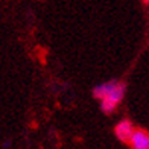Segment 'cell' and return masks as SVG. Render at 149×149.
Instances as JSON below:
<instances>
[{"label": "cell", "instance_id": "1", "mask_svg": "<svg viewBox=\"0 0 149 149\" xmlns=\"http://www.w3.org/2000/svg\"><path fill=\"white\" fill-rule=\"evenodd\" d=\"M123 94H125V84L119 82L113 91L108 93L104 99H100V108H102V111L108 114L113 110H116V107L120 104V100L123 99Z\"/></svg>", "mask_w": 149, "mask_h": 149}, {"label": "cell", "instance_id": "2", "mask_svg": "<svg viewBox=\"0 0 149 149\" xmlns=\"http://www.w3.org/2000/svg\"><path fill=\"white\" fill-rule=\"evenodd\" d=\"M116 135L120 141H123V143H130V140L134 134V126L130 120H120L119 123L116 125Z\"/></svg>", "mask_w": 149, "mask_h": 149}, {"label": "cell", "instance_id": "3", "mask_svg": "<svg viewBox=\"0 0 149 149\" xmlns=\"http://www.w3.org/2000/svg\"><path fill=\"white\" fill-rule=\"evenodd\" d=\"M130 145L132 149H149V134L143 130H135Z\"/></svg>", "mask_w": 149, "mask_h": 149}, {"label": "cell", "instance_id": "4", "mask_svg": "<svg viewBox=\"0 0 149 149\" xmlns=\"http://www.w3.org/2000/svg\"><path fill=\"white\" fill-rule=\"evenodd\" d=\"M117 84H119V81H110V82H104V84L96 85V87H94V90H93L94 97L104 99L108 93L113 91L114 88H116V85H117Z\"/></svg>", "mask_w": 149, "mask_h": 149}, {"label": "cell", "instance_id": "5", "mask_svg": "<svg viewBox=\"0 0 149 149\" xmlns=\"http://www.w3.org/2000/svg\"><path fill=\"white\" fill-rule=\"evenodd\" d=\"M143 2H145V3H148V5H149V0H143Z\"/></svg>", "mask_w": 149, "mask_h": 149}]
</instances>
